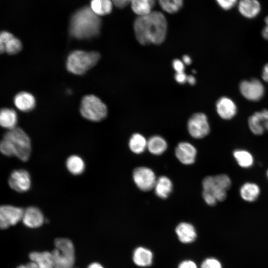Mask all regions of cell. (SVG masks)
<instances>
[{"label": "cell", "mask_w": 268, "mask_h": 268, "mask_svg": "<svg viewBox=\"0 0 268 268\" xmlns=\"http://www.w3.org/2000/svg\"><path fill=\"white\" fill-rule=\"evenodd\" d=\"M135 38L142 45L162 44L166 37L167 21L160 11H153L141 16H137L134 24Z\"/></svg>", "instance_id": "cell-1"}, {"label": "cell", "mask_w": 268, "mask_h": 268, "mask_svg": "<svg viewBox=\"0 0 268 268\" xmlns=\"http://www.w3.org/2000/svg\"><path fill=\"white\" fill-rule=\"evenodd\" d=\"M101 21L89 6H84L75 11L69 23V33L77 39H87L97 36L100 33Z\"/></svg>", "instance_id": "cell-2"}, {"label": "cell", "mask_w": 268, "mask_h": 268, "mask_svg": "<svg viewBox=\"0 0 268 268\" xmlns=\"http://www.w3.org/2000/svg\"><path fill=\"white\" fill-rule=\"evenodd\" d=\"M0 152L5 156H14L27 161L31 153V143L28 134L21 128L8 130L0 141Z\"/></svg>", "instance_id": "cell-3"}, {"label": "cell", "mask_w": 268, "mask_h": 268, "mask_svg": "<svg viewBox=\"0 0 268 268\" xmlns=\"http://www.w3.org/2000/svg\"><path fill=\"white\" fill-rule=\"evenodd\" d=\"M100 58L99 54L96 52L75 50L67 57V68L73 74L82 75L94 67Z\"/></svg>", "instance_id": "cell-4"}, {"label": "cell", "mask_w": 268, "mask_h": 268, "mask_svg": "<svg viewBox=\"0 0 268 268\" xmlns=\"http://www.w3.org/2000/svg\"><path fill=\"white\" fill-rule=\"evenodd\" d=\"M55 249L51 252L55 268H73L75 262L73 244L68 239L55 240Z\"/></svg>", "instance_id": "cell-5"}, {"label": "cell", "mask_w": 268, "mask_h": 268, "mask_svg": "<svg viewBox=\"0 0 268 268\" xmlns=\"http://www.w3.org/2000/svg\"><path fill=\"white\" fill-rule=\"evenodd\" d=\"M80 112L83 117L92 122H100L107 115L106 105L93 95L85 96L82 99Z\"/></svg>", "instance_id": "cell-6"}, {"label": "cell", "mask_w": 268, "mask_h": 268, "mask_svg": "<svg viewBox=\"0 0 268 268\" xmlns=\"http://www.w3.org/2000/svg\"><path fill=\"white\" fill-rule=\"evenodd\" d=\"M238 89L241 96L251 102L260 101L266 92L263 82L257 78L241 80L239 84Z\"/></svg>", "instance_id": "cell-7"}, {"label": "cell", "mask_w": 268, "mask_h": 268, "mask_svg": "<svg viewBox=\"0 0 268 268\" xmlns=\"http://www.w3.org/2000/svg\"><path fill=\"white\" fill-rule=\"evenodd\" d=\"M187 127L190 134L197 139L204 137L210 132L207 117L202 113L193 114L188 120Z\"/></svg>", "instance_id": "cell-8"}, {"label": "cell", "mask_w": 268, "mask_h": 268, "mask_svg": "<svg viewBox=\"0 0 268 268\" xmlns=\"http://www.w3.org/2000/svg\"><path fill=\"white\" fill-rule=\"evenodd\" d=\"M133 178L137 187L144 192L149 191L154 188L156 181L153 170L144 166L135 168L133 171Z\"/></svg>", "instance_id": "cell-9"}, {"label": "cell", "mask_w": 268, "mask_h": 268, "mask_svg": "<svg viewBox=\"0 0 268 268\" xmlns=\"http://www.w3.org/2000/svg\"><path fill=\"white\" fill-rule=\"evenodd\" d=\"M24 209L11 205H0V229H5L22 220Z\"/></svg>", "instance_id": "cell-10"}, {"label": "cell", "mask_w": 268, "mask_h": 268, "mask_svg": "<svg viewBox=\"0 0 268 268\" xmlns=\"http://www.w3.org/2000/svg\"><path fill=\"white\" fill-rule=\"evenodd\" d=\"M8 183L9 187L14 191L18 193H25L31 188V176L25 169H16L10 174Z\"/></svg>", "instance_id": "cell-11"}, {"label": "cell", "mask_w": 268, "mask_h": 268, "mask_svg": "<svg viewBox=\"0 0 268 268\" xmlns=\"http://www.w3.org/2000/svg\"><path fill=\"white\" fill-rule=\"evenodd\" d=\"M215 107L218 115L224 120L232 119L238 113L237 104L232 98L227 96L220 97L216 102Z\"/></svg>", "instance_id": "cell-12"}, {"label": "cell", "mask_w": 268, "mask_h": 268, "mask_svg": "<svg viewBox=\"0 0 268 268\" xmlns=\"http://www.w3.org/2000/svg\"><path fill=\"white\" fill-rule=\"evenodd\" d=\"M22 47L21 41L13 34L5 31L0 32V54L14 55L21 50Z\"/></svg>", "instance_id": "cell-13"}, {"label": "cell", "mask_w": 268, "mask_h": 268, "mask_svg": "<svg viewBox=\"0 0 268 268\" xmlns=\"http://www.w3.org/2000/svg\"><path fill=\"white\" fill-rule=\"evenodd\" d=\"M267 121H268V109L256 111L248 118L249 128L253 134L262 135L265 131V124Z\"/></svg>", "instance_id": "cell-14"}, {"label": "cell", "mask_w": 268, "mask_h": 268, "mask_svg": "<svg viewBox=\"0 0 268 268\" xmlns=\"http://www.w3.org/2000/svg\"><path fill=\"white\" fill-rule=\"evenodd\" d=\"M197 151L196 147L188 142L179 143L175 148V154L178 160L185 165L194 163Z\"/></svg>", "instance_id": "cell-15"}, {"label": "cell", "mask_w": 268, "mask_h": 268, "mask_svg": "<svg viewBox=\"0 0 268 268\" xmlns=\"http://www.w3.org/2000/svg\"><path fill=\"white\" fill-rule=\"evenodd\" d=\"M22 221L26 227L36 228L43 225L45 218L42 211L39 208L32 206L24 210Z\"/></svg>", "instance_id": "cell-16"}, {"label": "cell", "mask_w": 268, "mask_h": 268, "mask_svg": "<svg viewBox=\"0 0 268 268\" xmlns=\"http://www.w3.org/2000/svg\"><path fill=\"white\" fill-rule=\"evenodd\" d=\"M236 6L240 15L247 19L257 17L262 9L258 0H239Z\"/></svg>", "instance_id": "cell-17"}, {"label": "cell", "mask_w": 268, "mask_h": 268, "mask_svg": "<svg viewBox=\"0 0 268 268\" xmlns=\"http://www.w3.org/2000/svg\"><path fill=\"white\" fill-rule=\"evenodd\" d=\"M13 103L19 110L26 112L34 109L36 100L34 96L30 93L22 91L18 93L14 96Z\"/></svg>", "instance_id": "cell-18"}, {"label": "cell", "mask_w": 268, "mask_h": 268, "mask_svg": "<svg viewBox=\"0 0 268 268\" xmlns=\"http://www.w3.org/2000/svg\"><path fill=\"white\" fill-rule=\"evenodd\" d=\"M175 232L180 241L184 244L192 243L197 236L194 226L185 222L179 223L175 229Z\"/></svg>", "instance_id": "cell-19"}, {"label": "cell", "mask_w": 268, "mask_h": 268, "mask_svg": "<svg viewBox=\"0 0 268 268\" xmlns=\"http://www.w3.org/2000/svg\"><path fill=\"white\" fill-rule=\"evenodd\" d=\"M203 191L211 194L217 201H224L227 197V191L221 188L215 182L214 176H207L202 183Z\"/></svg>", "instance_id": "cell-20"}, {"label": "cell", "mask_w": 268, "mask_h": 268, "mask_svg": "<svg viewBox=\"0 0 268 268\" xmlns=\"http://www.w3.org/2000/svg\"><path fill=\"white\" fill-rule=\"evenodd\" d=\"M133 260L134 263L140 267H148L152 265L153 254L152 252L144 247H139L134 251Z\"/></svg>", "instance_id": "cell-21"}, {"label": "cell", "mask_w": 268, "mask_h": 268, "mask_svg": "<svg viewBox=\"0 0 268 268\" xmlns=\"http://www.w3.org/2000/svg\"><path fill=\"white\" fill-rule=\"evenodd\" d=\"M18 116L16 111L11 108L0 109V126L8 130L16 127Z\"/></svg>", "instance_id": "cell-22"}, {"label": "cell", "mask_w": 268, "mask_h": 268, "mask_svg": "<svg viewBox=\"0 0 268 268\" xmlns=\"http://www.w3.org/2000/svg\"><path fill=\"white\" fill-rule=\"evenodd\" d=\"M29 258L39 268H55L51 252H33L30 253Z\"/></svg>", "instance_id": "cell-23"}, {"label": "cell", "mask_w": 268, "mask_h": 268, "mask_svg": "<svg viewBox=\"0 0 268 268\" xmlns=\"http://www.w3.org/2000/svg\"><path fill=\"white\" fill-rule=\"evenodd\" d=\"M241 198L248 202H253L257 200L261 193L260 187L253 182L243 184L239 191Z\"/></svg>", "instance_id": "cell-24"}, {"label": "cell", "mask_w": 268, "mask_h": 268, "mask_svg": "<svg viewBox=\"0 0 268 268\" xmlns=\"http://www.w3.org/2000/svg\"><path fill=\"white\" fill-rule=\"evenodd\" d=\"M154 189L157 197L165 199L168 198L171 193L173 184L169 178L162 176L156 179Z\"/></svg>", "instance_id": "cell-25"}, {"label": "cell", "mask_w": 268, "mask_h": 268, "mask_svg": "<svg viewBox=\"0 0 268 268\" xmlns=\"http://www.w3.org/2000/svg\"><path fill=\"white\" fill-rule=\"evenodd\" d=\"M155 1V0H131L130 5L134 13L138 16H141L153 11Z\"/></svg>", "instance_id": "cell-26"}, {"label": "cell", "mask_w": 268, "mask_h": 268, "mask_svg": "<svg viewBox=\"0 0 268 268\" xmlns=\"http://www.w3.org/2000/svg\"><path fill=\"white\" fill-rule=\"evenodd\" d=\"M66 167L68 172L73 175L82 174L85 169V163L83 159L77 155L69 156L66 162Z\"/></svg>", "instance_id": "cell-27"}, {"label": "cell", "mask_w": 268, "mask_h": 268, "mask_svg": "<svg viewBox=\"0 0 268 268\" xmlns=\"http://www.w3.org/2000/svg\"><path fill=\"white\" fill-rule=\"evenodd\" d=\"M167 148L166 141L160 136H152L147 140V148L152 154L161 155L166 151Z\"/></svg>", "instance_id": "cell-28"}, {"label": "cell", "mask_w": 268, "mask_h": 268, "mask_svg": "<svg viewBox=\"0 0 268 268\" xmlns=\"http://www.w3.org/2000/svg\"><path fill=\"white\" fill-rule=\"evenodd\" d=\"M113 5L111 0H91L89 7L94 13L100 16L109 14Z\"/></svg>", "instance_id": "cell-29"}, {"label": "cell", "mask_w": 268, "mask_h": 268, "mask_svg": "<svg viewBox=\"0 0 268 268\" xmlns=\"http://www.w3.org/2000/svg\"><path fill=\"white\" fill-rule=\"evenodd\" d=\"M233 155L239 166L243 168L251 167L254 164V157L252 154L245 149H236Z\"/></svg>", "instance_id": "cell-30"}, {"label": "cell", "mask_w": 268, "mask_h": 268, "mask_svg": "<svg viewBox=\"0 0 268 268\" xmlns=\"http://www.w3.org/2000/svg\"><path fill=\"white\" fill-rule=\"evenodd\" d=\"M147 140L139 133L134 134L130 137L129 146L134 153L140 154L147 148Z\"/></svg>", "instance_id": "cell-31"}, {"label": "cell", "mask_w": 268, "mask_h": 268, "mask_svg": "<svg viewBox=\"0 0 268 268\" xmlns=\"http://www.w3.org/2000/svg\"><path fill=\"white\" fill-rule=\"evenodd\" d=\"M161 8L167 13L173 14L179 11L183 5V0H157Z\"/></svg>", "instance_id": "cell-32"}, {"label": "cell", "mask_w": 268, "mask_h": 268, "mask_svg": "<svg viewBox=\"0 0 268 268\" xmlns=\"http://www.w3.org/2000/svg\"><path fill=\"white\" fill-rule=\"evenodd\" d=\"M216 183L222 189L228 191L232 185L231 180L226 174H221L214 176Z\"/></svg>", "instance_id": "cell-33"}, {"label": "cell", "mask_w": 268, "mask_h": 268, "mask_svg": "<svg viewBox=\"0 0 268 268\" xmlns=\"http://www.w3.org/2000/svg\"><path fill=\"white\" fill-rule=\"evenodd\" d=\"M201 268H222L220 262L216 259L209 258L205 259L201 263Z\"/></svg>", "instance_id": "cell-34"}, {"label": "cell", "mask_w": 268, "mask_h": 268, "mask_svg": "<svg viewBox=\"0 0 268 268\" xmlns=\"http://www.w3.org/2000/svg\"><path fill=\"white\" fill-rule=\"evenodd\" d=\"M215 1L221 8L229 10L237 6L239 0H215Z\"/></svg>", "instance_id": "cell-35"}, {"label": "cell", "mask_w": 268, "mask_h": 268, "mask_svg": "<svg viewBox=\"0 0 268 268\" xmlns=\"http://www.w3.org/2000/svg\"><path fill=\"white\" fill-rule=\"evenodd\" d=\"M202 197L205 202L209 205L213 206L215 205L217 202L215 198L210 193L203 191Z\"/></svg>", "instance_id": "cell-36"}, {"label": "cell", "mask_w": 268, "mask_h": 268, "mask_svg": "<svg viewBox=\"0 0 268 268\" xmlns=\"http://www.w3.org/2000/svg\"><path fill=\"white\" fill-rule=\"evenodd\" d=\"M172 66L176 73L184 72L185 66L184 63L179 59L173 61Z\"/></svg>", "instance_id": "cell-37"}, {"label": "cell", "mask_w": 268, "mask_h": 268, "mask_svg": "<svg viewBox=\"0 0 268 268\" xmlns=\"http://www.w3.org/2000/svg\"><path fill=\"white\" fill-rule=\"evenodd\" d=\"M178 268H198L195 262L191 260H185L180 263Z\"/></svg>", "instance_id": "cell-38"}, {"label": "cell", "mask_w": 268, "mask_h": 268, "mask_svg": "<svg viewBox=\"0 0 268 268\" xmlns=\"http://www.w3.org/2000/svg\"><path fill=\"white\" fill-rule=\"evenodd\" d=\"M131 0H111L113 4L119 8H123L130 4Z\"/></svg>", "instance_id": "cell-39"}, {"label": "cell", "mask_w": 268, "mask_h": 268, "mask_svg": "<svg viewBox=\"0 0 268 268\" xmlns=\"http://www.w3.org/2000/svg\"><path fill=\"white\" fill-rule=\"evenodd\" d=\"M187 76L184 72L176 73L175 79L179 83L183 84L187 81Z\"/></svg>", "instance_id": "cell-40"}, {"label": "cell", "mask_w": 268, "mask_h": 268, "mask_svg": "<svg viewBox=\"0 0 268 268\" xmlns=\"http://www.w3.org/2000/svg\"><path fill=\"white\" fill-rule=\"evenodd\" d=\"M261 77L263 81L268 83V62L264 65L262 69Z\"/></svg>", "instance_id": "cell-41"}, {"label": "cell", "mask_w": 268, "mask_h": 268, "mask_svg": "<svg viewBox=\"0 0 268 268\" xmlns=\"http://www.w3.org/2000/svg\"><path fill=\"white\" fill-rule=\"evenodd\" d=\"M261 34L263 38L268 41V25H265L263 28Z\"/></svg>", "instance_id": "cell-42"}, {"label": "cell", "mask_w": 268, "mask_h": 268, "mask_svg": "<svg viewBox=\"0 0 268 268\" xmlns=\"http://www.w3.org/2000/svg\"><path fill=\"white\" fill-rule=\"evenodd\" d=\"M187 81L191 85H194L196 83V80L195 77L192 75L187 76Z\"/></svg>", "instance_id": "cell-43"}, {"label": "cell", "mask_w": 268, "mask_h": 268, "mask_svg": "<svg viewBox=\"0 0 268 268\" xmlns=\"http://www.w3.org/2000/svg\"><path fill=\"white\" fill-rule=\"evenodd\" d=\"M182 62L184 64L188 65L191 63L192 60L191 58L188 55H184L183 57Z\"/></svg>", "instance_id": "cell-44"}, {"label": "cell", "mask_w": 268, "mask_h": 268, "mask_svg": "<svg viewBox=\"0 0 268 268\" xmlns=\"http://www.w3.org/2000/svg\"><path fill=\"white\" fill-rule=\"evenodd\" d=\"M87 268H104V267L98 263H93L90 264Z\"/></svg>", "instance_id": "cell-45"}, {"label": "cell", "mask_w": 268, "mask_h": 268, "mask_svg": "<svg viewBox=\"0 0 268 268\" xmlns=\"http://www.w3.org/2000/svg\"><path fill=\"white\" fill-rule=\"evenodd\" d=\"M26 266L28 268H39L38 266L36 265V264L33 262L28 263L26 265Z\"/></svg>", "instance_id": "cell-46"}, {"label": "cell", "mask_w": 268, "mask_h": 268, "mask_svg": "<svg viewBox=\"0 0 268 268\" xmlns=\"http://www.w3.org/2000/svg\"><path fill=\"white\" fill-rule=\"evenodd\" d=\"M265 25H268V15L265 18Z\"/></svg>", "instance_id": "cell-47"}, {"label": "cell", "mask_w": 268, "mask_h": 268, "mask_svg": "<svg viewBox=\"0 0 268 268\" xmlns=\"http://www.w3.org/2000/svg\"><path fill=\"white\" fill-rule=\"evenodd\" d=\"M28 268L26 265L25 266H24V265H20L19 266H18L17 268Z\"/></svg>", "instance_id": "cell-48"}, {"label": "cell", "mask_w": 268, "mask_h": 268, "mask_svg": "<svg viewBox=\"0 0 268 268\" xmlns=\"http://www.w3.org/2000/svg\"><path fill=\"white\" fill-rule=\"evenodd\" d=\"M266 174H267V179H268V170H267V171Z\"/></svg>", "instance_id": "cell-49"}, {"label": "cell", "mask_w": 268, "mask_h": 268, "mask_svg": "<svg viewBox=\"0 0 268 268\" xmlns=\"http://www.w3.org/2000/svg\"></svg>", "instance_id": "cell-50"}]
</instances>
